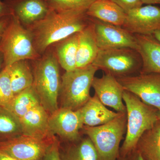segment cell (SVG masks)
<instances>
[{
  "label": "cell",
  "mask_w": 160,
  "mask_h": 160,
  "mask_svg": "<svg viewBox=\"0 0 160 160\" xmlns=\"http://www.w3.org/2000/svg\"><path fill=\"white\" fill-rule=\"evenodd\" d=\"M90 18V23L79 32L76 68H84L92 64L99 50L96 38L94 23Z\"/></svg>",
  "instance_id": "cell-17"
},
{
  "label": "cell",
  "mask_w": 160,
  "mask_h": 160,
  "mask_svg": "<svg viewBox=\"0 0 160 160\" xmlns=\"http://www.w3.org/2000/svg\"><path fill=\"white\" fill-rule=\"evenodd\" d=\"M118 160H125V158H121V159Z\"/></svg>",
  "instance_id": "cell-38"
},
{
  "label": "cell",
  "mask_w": 160,
  "mask_h": 160,
  "mask_svg": "<svg viewBox=\"0 0 160 160\" xmlns=\"http://www.w3.org/2000/svg\"><path fill=\"white\" fill-rule=\"evenodd\" d=\"M32 62L33 82L32 87L40 104L49 115L58 109V99L61 88L59 64L52 46L42 56Z\"/></svg>",
  "instance_id": "cell-2"
},
{
  "label": "cell",
  "mask_w": 160,
  "mask_h": 160,
  "mask_svg": "<svg viewBox=\"0 0 160 160\" xmlns=\"http://www.w3.org/2000/svg\"><path fill=\"white\" fill-rule=\"evenodd\" d=\"M127 114L120 113L109 122L101 126H83L85 134L91 140L97 160H117L119 156L120 145L126 132Z\"/></svg>",
  "instance_id": "cell-5"
},
{
  "label": "cell",
  "mask_w": 160,
  "mask_h": 160,
  "mask_svg": "<svg viewBox=\"0 0 160 160\" xmlns=\"http://www.w3.org/2000/svg\"><path fill=\"white\" fill-rule=\"evenodd\" d=\"M92 87L99 99L105 106H109L118 112L126 113L123 102L124 89L114 76L106 73L102 78L94 77Z\"/></svg>",
  "instance_id": "cell-13"
},
{
  "label": "cell",
  "mask_w": 160,
  "mask_h": 160,
  "mask_svg": "<svg viewBox=\"0 0 160 160\" xmlns=\"http://www.w3.org/2000/svg\"><path fill=\"white\" fill-rule=\"evenodd\" d=\"M117 4L126 12L142 6L141 0H111Z\"/></svg>",
  "instance_id": "cell-29"
},
{
  "label": "cell",
  "mask_w": 160,
  "mask_h": 160,
  "mask_svg": "<svg viewBox=\"0 0 160 160\" xmlns=\"http://www.w3.org/2000/svg\"><path fill=\"white\" fill-rule=\"evenodd\" d=\"M22 134L0 142V150L18 160H42L54 139Z\"/></svg>",
  "instance_id": "cell-8"
},
{
  "label": "cell",
  "mask_w": 160,
  "mask_h": 160,
  "mask_svg": "<svg viewBox=\"0 0 160 160\" xmlns=\"http://www.w3.org/2000/svg\"><path fill=\"white\" fill-rule=\"evenodd\" d=\"M12 15L7 16L0 19V42L5 32V30L10 22Z\"/></svg>",
  "instance_id": "cell-30"
},
{
  "label": "cell",
  "mask_w": 160,
  "mask_h": 160,
  "mask_svg": "<svg viewBox=\"0 0 160 160\" xmlns=\"http://www.w3.org/2000/svg\"><path fill=\"white\" fill-rule=\"evenodd\" d=\"M0 52L5 68L20 60L34 61L42 56L35 48L31 32L12 15L0 42Z\"/></svg>",
  "instance_id": "cell-4"
},
{
  "label": "cell",
  "mask_w": 160,
  "mask_h": 160,
  "mask_svg": "<svg viewBox=\"0 0 160 160\" xmlns=\"http://www.w3.org/2000/svg\"><path fill=\"white\" fill-rule=\"evenodd\" d=\"M90 21L86 12H58L51 9L46 17L27 29L32 34L36 50L42 55L52 45L82 31Z\"/></svg>",
  "instance_id": "cell-1"
},
{
  "label": "cell",
  "mask_w": 160,
  "mask_h": 160,
  "mask_svg": "<svg viewBox=\"0 0 160 160\" xmlns=\"http://www.w3.org/2000/svg\"><path fill=\"white\" fill-rule=\"evenodd\" d=\"M42 160H61L59 144L58 141L55 137L53 142Z\"/></svg>",
  "instance_id": "cell-28"
},
{
  "label": "cell",
  "mask_w": 160,
  "mask_h": 160,
  "mask_svg": "<svg viewBox=\"0 0 160 160\" xmlns=\"http://www.w3.org/2000/svg\"><path fill=\"white\" fill-rule=\"evenodd\" d=\"M94 24L95 32L99 49L129 48L137 50L135 35L121 26L92 18Z\"/></svg>",
  "instance_id": "cell-10"
},
{
  "label": "cell",
  "mask_w": 160,
  "mask_h": 160,
  "mask_svg": "<svg viewBox=\"0 0 160 160\" xmlns=\"http://www.w3.org/2000/svg\"><path fill=\"white\" fill-rule=\"evenodd\" d=\"M158 116L159 119L160 121V111H158Z\"/></svg>",
  "instance_id": "cell-37"
},
{
  "label": "cell",
  "mask_w": 160,
  "mask_h": 160,
  "mask_svg": "<svg viewBox=\"0 0 160 160\" xmlns=\"http://www.w3.org/2000/svg\"><path fill=\"white\" fill-rule=\"evenodd\" d=\"M79 32L71 35L52 46L60 66L66 72L76 69Z\"/></svg>",
  "instance_id": "cell-20"
},
{
  "label": "cell",
  "mask_w": 160,
  "mask_h": 160,
  "mask_svg": "<svg viewBox=\"0 0 160 160\" xmlns=\"http://www.w3.org/2000/svg\"><path fill=\"white\" fill-rule=\"evenodd\" d=\"M98 70L92 64L72 71L66 72L61 76L59 96L61 108L76 111L90 98V89L95 74Z\"/></svg>",
  "instance_id": "cell-6"
},
{
  "label": "cell",
  "mask_w": 160,
  "mask_h": 160,
  "mask_svg": "<svg viewBox=\"0 0 160 160\" xmlns=\"http://www.w3.org/2000/svg\"><path fill=\"white\" fill-rule=\"evenodd\" d=\"M86 13L89 17L121 27L126 18L125 10L111 0H96Z\"/></svg>",
  "instance_id": "cell-19"
},
{
  "label": "cell",
  "mask_w": 160,
  "mask_h": 160,
  "mask_svg": "<svg viewBox=\"0 0 160 160\" xmlns=\"http://www.w3.org/2000/svg\"><path fill=\"white\" fill-rule=\"evenodd\" d=\"M78 111L84 126L90 127L101 126L109 122L120 113L107 109L96 94L91 97Z\"/></svg>",
  "instance_id": "cell-18"
},
{
  "label": "cell",
  "mask_w": 160,
  "mask_h": 160,
  "mask_svg": "<svg viewBox=\"0 0 160 160\" xmlns=\"http://www.w3.org/2000/svg\"><path fill=\"white\" fill-rule=\"evenodd\" d=\"M136 149L146 159L160 160V121L145 132L139 140Z\"/></svg>",
  "instance_id": "cell-22"
},
{
  "label": "cell",
  "mask_w": 160,
  "mask_h": 160,
  "mask_svg": "<svg viewBox=\"0 0 160 160\" xmlns=\"http://www.w3.org/2000/svg\"><path fill=\"white\" fill-rule=\"evenodd\" d=\"M143 4L152 5V4H160V0H141Z\"/></svg>",
  "instance_id": "cell-34"
},
{
  "label": "cell",
  "mask_w": 160,
  "mask_h": 160,
  "mask_svg": "<svg viewBox=\"0 0 160 160\" xmlns=\"http://www.w3.org/2000/svg\"><path fill=\"white\" fill-rule=\"evenodd\" d=\"M51 10L58 12H86L96 0H45Z\"/></svg>",
  "instance_id": "cell-26"
},
{
  "label": "cell",
  "mask_w": 160,
  "mask_h": 160,
  "mask_svg": "<svg viewBox=\"0 0 160 160\" xmlns=\"http://www.w3.org/2000/svg\"><path fill=\"white\" fill-rule=\"evenodd\" d=\"M5 68L9 73L14 96L32 86L33 72L29 60H20Z\"/></svg>",
  "instance_id": "cell-21"
},
{
  "label": "cell",
  "mask_w": 160,
  "mask_h": 160,
  "mask_svg": "<svg viewBox=\"0 0 160 160\" xmlns=\"http://www.w3.org/2000/svg\"><path fill=\"white\" fill-rule=\"evenodd\" d=\"M12 15L26 28L43 19L51 9L45 0H3Z\"/></svg>",
  "instance_id": "cell-14"
},
{
  "label": "cell",
  "mask_w": 160,
  "mask_h": 160,
  "mask_svg": "<svg viewBox=\"0 0 160 160\" xmlns=\"http://www.w3.org/2000/svg\"><path fill=\"white\" fill-rule=\"evenodd\" d=\"M116 78L124 90L135 95L143 102L160 111L159 73H140Z\"/></svg>",
  "instance_id": "cell-9"
},
{
  "label": "cell",
  "mask_w": 160,
  "mask_h": 160,
  "mask_svg": "<svg viewBox=\"0 0 160 160\" xmlns=\"http://www.w3.org/2000/svg\"><path fill=\"white\" fill-rule=\"evenodd\" d=\"M142 58L141 74H160V42L152 34H134Z\"/></svg>",
  "instance_id": "cell-15"
},
{
  "label": "cell",
  "mask_w": 160,
  "mask_h": 160,
  "mask_svg": "<svg viewBox=\"0 0 160 160\" xmlns=\"http://www.w3.org/2000/svg\"><path fill=\"white\" fill-rule=\"evenodd\" d=\"M61 160H97L96 150L89 138L72 145L62 155Z\"/></svg>",
  "instance_id": "cell-25"
},
{
  "label": "cell",
  "mask_w": 160,
  "mask_h": 160,
  "mask_svg": "<svg viewBox=\"0 0 160 160\" xmlns=\"http://www.w3.org/2000/svg\"><path fill=\"white\" fill-rule=\"evenodd\" d=\"M14 97L6 68L0 73V107H6Z\"/></svg>",
  "instance_id": "cell-27"
},
{
  "label": "cell",
  "mask_w": 160,
  "mask_h": 160,
  "mask_svg": "<svg viewBox=\"0 0 160 160\" xmlns=\"http://www.w3.org/2000/svg\"><path fill=\"white\" fill-rule=\"evenodd\" d=\"M83 125L78 110L59 108L49 115L48 126L50 135H58L67 141H78Z\"/></svg>",
  "instance_id": "cell-11"
},
{
  "label": "cell",
  "mask_w": 160,
  "mask_h": 160,
  "mask_svg": "<svg viewBox=\"0 0 160 160\" xmlns=\"http://www.w3.org/2000/svg\"><path fill=\"white\" fill-rule=\"evenodd\" d=\"M123 100L127 114L126 137L120 149L121 158H125L136 149L138 142L145 132L159 121L158 110L143 102L135 95L124 90Z\"/></svg>",
  "instance_id": "cell-3"
},
{
  "label": "cell",
  "mask_w": 160,
  "mask_h": 160,
  "mask_svg": "<svg viewBox=\"0 0 160 160\" xmlns=\"http://www.w3.org/2000/svg\"><path fill=\"white\" fill-rule=\"evenodd\" d=\"M0 160H18L0 150Z\"/></svg>",
  "instance_id": "cell-33"
},
{
  "label": "cell",
  "mask_w": 160,
  "mask_h": 160,
  "mask_svg": "<svg viewBox=\"0 0 160 160\" xmlns=\"http://www.w3.org/2000/svg\"><path fill=\"white\" fill-rule=\"evenodd\" d=\"M92 65L115 77L127 76L142 66L138 52L129 48L99 49Z\"/></svg>",
  "instance_id": "cell-7"
},
{
  "label": "cell",
  "mask_w": 160,
  "mask_h": 160,
  "mask_svg": "<svg viewBox=\"0 0 160 160\" xmlns=\"http://www.w3.org/2000/svg\"><path fill=\"white\" fill-rule=\"evenodd\" d=\"M11 15L12 13L8 6L4 1L0 0V19Z\"/></svg>",
  "instance_id": "cell-31"
},
{
  "label": "cell",
  "mask_w": 160,
  "mask_h": 160,
  "mask_svg": "<svg viewBox=\"0 0 160 160\" xmlns=\"http://www.w3.org/2000/svg\"><path fill=\"white\" fill-rule=\"evenodd\" d=\"M122 27L134 34H152L160 29V8L148 5L126 12Z\"/></svg>",
  "instance_id": "cell-12"
},
{
  "label": "cell",
  "mask_w": 160,
  "mask_h": 160,
  "mask_svg": "<svg viewBox=\"0 0 160 160\" xmlns=\"http://www.w3.org/2000/svg\"><path fill=\"white\" fill-rule=\"evenodd\" d=\"M5 68L4 66V58L2 53L0 52V73Z\"/></svg>",
  "instance_id": "cell-35"
},
{
  "label": "cell",
  "mask_w": 160,
  "mask_h": 160,
  "mask_svg": "<svg viewBox=\"0 0 160 160\" xmlns=\"http://www.w3.org/2000/svg\"><path fill=\"white\" fill-rule=\"evenodd\" d=\"M22 134L19 118L4 107H0V142Z\"/></svg>",
  "instance_id": "cell-24"
},
{
  "label": "cell",
  "mask_w": 160,
  "mask_h": 160,
  "mask_svg": "<svg viewBox=\"0 0 160 160\" xmlns=\"http://www.w3.org/2000/svg\"><path fill=\"white\" fill-rule=\"evenodd\" d=\"M49 113L41 105L30 109L19 118L22 134L42 138L52 137L49 131Z\"/></svg>",
  "instance_id": "cell-16"
},
{
  "label": "cell",
  "mask_w": 160,
  "mask_h": 160,
  "mask_svg": "<svg viewBox=\"0 0 160 160\" xmlns=\"http://www.w3.org/2000/svg\"><path fill=\"white\" fill-rule=\"evenodd\" d=\"M132 152L133 154L131 160H149L145 158L142 153L139 151H138L137 149H135Z\"/></svg>",
  "instance_id": "cell-32"
},
{
  "label": "cell",
  "mask_w": 160,
  "mask_h": 160,
  "mask_svg": "<svg viewBox=\"0 0 160 160\" xmlns=\"http://www.w3.org/2000/svg\"><path fill=\"white\" fill-rule=\"evenodd\" d=\"M40 105L39 99L32 86L14 95L5 107L20 118L29 110Z\"/></svg>",
  "instance_id": "cell-23"
},
{
  "label": "cell",
  "mask_w": 160,
  "mask_h": 160,
  "mask_svg": "<svg viewBox=\"0 0 160 160\" xmlns=\"http://www.w3.org/2000/svg\"><path fill=\"white\" fill-rule=\"evenodd\" d=\"M152 35L157 40L160 42V29L155 31L152 33Z\"/></svg>",
  "instance_id": "cell-36"
}]
</instances>
